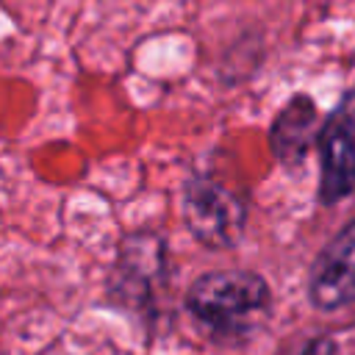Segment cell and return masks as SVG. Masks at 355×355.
Wrapping results in <instances>:
<instances>
[{"instance_id": "6da1fadb", "label": "cell", "mask_w": 355, "mask_h": 355, "mask_svg": "<svg viewBox=\"0 0 355 355\" xmlns=\"http://www.w3.org/2000/svg\"><path fill=\"white\" fill-rule=\"evenodd\" d=\"M186 305L191 316L211 333L230 338L244 336L269 308V286L244 269L208 272L189 288Z\"/></svg>"}, {"instance_id": "7a4b0ae2", "label": "cell", "mask_w": 355, "mask_h": 355, "mask_svg": "<svg viewBox=\"0 0 355 355\" xmlns=\"http://www.w3.org/2000/svg\"><path fill=\"white\" fill-rule=\"evenodd\" d=\"M183 216L205 247H233L244 230V202L211 178H191L183 191Z\"/></svg>"}, {"instance_id": "3957f363", "label": "cell", "mask_w": 355, "mask_h": 355, "mask_svg": "<svg viewBox=\"0 0 355 355\" xmlns=\"http://www.w3.org/2000/svg\"><path fill=\"white\" fill-rule=\"evenodd\" d=\"M322 200L338 202L355 189V86L344 92L319 130Z\"/></svg>"}, {"instance_id": "277c9868", "label": "cell", "mask_w": 355, "mask_h": 355, "mask_svg": "<svg viewBox=\"0 0 355 355\" xmlns=\"http://www.w3.org/2000/svg\"><path fill=\"white\" fill-rule=\"evenodd\" d=\"M308 294L322 311H336L355 300V219L313 261Z\"/></svg>"}, {"instance_id": "5b68a950", "label": "cell", "mask_w": 355, "mask_h": 355, "mask_svg": "<svg viewBox=\"0 0 355 355\" xmlns=\"http://www.w3.org/2000/svg\"><path fill=\"white\" fill-rule=\"evenodd\" d=\"M319 111L308 94H294L275 116L269 130L272 153L283 164H300L319 136Z\"/></svg>"}]
</instances>
